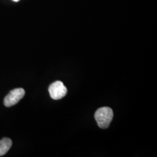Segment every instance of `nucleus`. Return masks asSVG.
Returning <instances> with one entry per match:
<instances>
[{
  "label": "nucleus",
  "mask_w": 157,
  "mask_h": 157,
  "mask_svg": "<svg viewBox=\"0 0 157 157\" xmlns=\"http://www.w3.org/2000/svg\"><path fill=\"white\" fill-rule=\"evenodd\" d=\"M25 94L23 89L17 88L12 90L4 98V105L6 107H10L17 104Z\"/></svg>",
  "instance_id": "obj_3"
},
{
  "label": "nucleus",
  "mask_w": 157,
  "mask_h": 157,
  "mask_svg": "<svg viewBox=\"0 0 157 157\" xmlns=\"http://www.w3.org/2000/svg\"><path fill=\"white\" fill-rule=\"evenodd\" d=\"M13 1H15V2H18V1H19L20 0H13Z\"/></svg>",
  "instance_id": "obj_5"
},
{
  "label": "nucleus",
  "mask_w": 157,
  "mask_h": 157,
  "mask_svg": "<svg viewBox=\"0 0 157 157\" xmlns=\"http://www.w3.org/2000/svg\"><path fill=\"white\" fill-rule=\"evenodd\" d=\"M51 97L54 100H60L67 93V89L61 81H56L51 84L48 89Z\"/></svg>",
  "instance_id": "obj_2"
},
{
  "label": "nucleus",
  "mask_w": 157,
  "mask_h": 157,
  "mask_svg": "<svg viewBox=\"0 0 157 157\" xmlns=\"http://www.w3.org/2000/svg\"><path fill=\"white\" fill-rule=\"evenodd\" d=\"M113 111L109 107H102L95 112L94 117L98 126L101 129H107L112 121Z\"/></svg>",
  "instance_id": "obj_1"
},
{
  "label": "nucleus",
  "mask_w": 157,
  "mask_h": 157,
  "mask_svg": "<svg viewBox=\"0 0 157 157\" xmlns=\"http://www.w3.org/2000/svg\"><path fill=\"white\" fill-rule=\"evenodd\" d=\"M12 141L9 138H3L0 140V157L4 155L10 150Z\"/></svg>",
  "instance_id": "obj_4"
}]
</instances>
